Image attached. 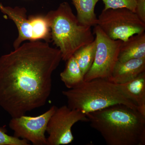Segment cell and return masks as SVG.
Segmentation results:
<instances>
[{
  "instance_id": "obj_1",
  "label": "cell",
  "mask_w": 145,
  "mask_h": 145,
  "mask_svg": "<svg viewBox=\"0 0 145 145\" xmlns=\"http://www.w3.org/2000/svg\"><path fill=\"white\" fill-rule=\"evenodd\" d=\"M48 43L27 42L0 57V106L12 118L46 103L52 73L62 60Z\"/></svg>"
},
{
  "instance_id": "obj_2",
  "label": "cell",
  "mask_w": 145,
  "mask_h": 145,
  "mask_svg": "<svg viewBox=\"0 0 145 145\" xmlns=\"http://www.w3.org/2000/svg\"><path fill=\"white\" fill-rule=\"evenodd\" d=\"M86 116L107 145L145 144V116L137 110L119 104Z\"/></svg>"
},
{
  "instance_id": "obj_3",
  "label": "cell",
  "mask_w": 145,
  "mask_h": 145,
  "mask_svg": "<svg viewBox=\"0 0 145 145\" xmlns=\"http://www.w3.org/2000/svg\"><path fill=\"white\" fill-rule=\"evenodd\" d=\"M62 93L67 99L69 108L86 114L119 104L138 110L137 106L125 96L118 84L104 78L84 81L77 87L63 91Z\"/></svg>"
},
{
  "instance_id": "obj_4",
  "label": "cell",
  "mask_w": 145,
  "mask_h": 145,
  "mask_svg": "<svg viewBox=\"0 0 145 145\" xmlns=\"http://www.w3.org/2000/svg\"><path fill=\"white\" fill-rule=\"evenodd\" d=\"M54 44L61 51L62 59L67 61L82 47L95 40L91 27L78 20L68 3L60 4L56 10L47 14Z\"/></svg>"
},
{
  "instance_id": "obj_5",
  "label": "cell",
  "mask_w": 145,
  "mask_h": 145,
  "mask_svg": "<svg viewBox=\"0 0 145 145\" xmlns=\"http://www.w3.org/2000/svg\"><path fill=\"white\" fill-rule=\"evenodd\" d=\"M97 25L110 39L123 41L145 30V23L136 13L126 8L103 9Z\"/></svg>"
},
{
  "instance_id": "obj_6",
  "label": "cell",
  "mask_w": 145,
  "mask_h": 145,
  "mask_svg": "<svg viewBox=\"0 0 145 145\" xmlns=\"http://www.w3.org/2000/svg\"><path fill=\"white\" fill-rule=\"evenodd\" d=\"M94 26L93 33L96 41V54L93 64L84 75L85 82L96 78L109 79L118 61L122 42L121 40L110 38L97 25Z\"/></svg>"
},
{
  "instance_id": "obj_7",
  "label": "cell",
  "mask_w": 145,
  "mask_h": 145,
  "mask_svg": "<svg viewBox=\"0 0 145 145\" xmlns=\"http://www.w3.org/2000/svg\"><path fill=\"white\" fill-rule=\"evenodd\" d=\"M79 121L88 122L86 114L68 106L56 107L47 126L48 136L46 145H66L72 142L74 140L72 127Z\"/></svg>"
},
{
  "instance_id": "obj_8",
  "label": "cell",
  "mask_w": 145,
  "mask_h": 145,
  "mask_svg": "<svg viewBox=\"0 0 145 145\" xmlns=\"http://www.w3.org/2000/svg\"><path fill=\"white\" fill-rule=\"evenodd\" d=\"M56 108V106H53L37 117L24 115L12 118L9 122V128L14 131L15 137L29 141L34 145H46L45 133L48 121Z\"/></svg>"
},
{
  "instance_id": "obj_9",
  "label": "cell",
  "mask_w": 145,
  "mask_h": 145,
  "mask_svg": "<svg viewBox=\"0 0 145 145\" xmlns=\"http://www.w3.org/2000/svg\"><path fill=\"white\" fill-rule=\"evenodd\" d=\"M0 10L14 22L18 29V36L13 43L14 49L20 46L25 41H34L32 27L27 17L25 8L5 7L0 3Z\"/></svg>"
},
{
  "instance_id": "obj_10",
  "label": "cell",
  "mask_w": 145,
  "mask_h": 145,
  "mask_svg": "<svg viewBox=\"0 0 145 145\" xmlns=\"http://www.w3.org/2000/svg\"><path fill=\"white\" fill-rule=\"evenodd\" d=\"M145 71V58L117 61L108 80L121 84L131 80Z\"/></svg>"
},
{
  "instance_id": "obj_11",
  "label": "cell",
  "mask_w": 145,
  "mask_h": 145,
  "mask_svg": "<svg viewBox=\"0 0 145 145\" xmlns=\"http://www.w3.org/2000/svg\"><path fill=\"white\" fill-rule=\"evenodd\" d=\"M118 85L125 96L133 102L138 111L145 116V71L131 80Z\"/></svg>"
},
{
  "instance_id": "obj_12",
  "label": "cell",
  "mask_w": 145,
  "mask_h": 145,
  "mask_svg": "<svg viewBox=\"0 0 145 145\" xmlns=\"http://www.w3.org/2000/svg\"><path fill=\"white\" fill-rule=\"evenodd\" d=\"M145 58V33L142 32L130 37L123 41L120 46L118 61Z\"/></svg>"
},
{
  "instance_id": "obj_13",
  "label": "cell",
  "mask_w": 145,
  "mask_h": 145,
  "mask_svg": "<svg viewBox=\"0 0 145 145\" xmlns=\"http://www.w3.org/2000/svg\"><path fill=\"white\" fill-rule=\"evenodd\" d=\"M99 0H71L77 10L78 20L81 24L90 27L97 25L98 18L95 7Z\"/></svg>"
},
{
  "instance_id": "obj_14",
  "label": "cell",
  "mask_w": 145,
  "mask_h": 145,
  "mask_svg": "<svg viewBox=\"0 0 145 145\" xmlns=\"http://www.w3.org/2000/svg\"><path fill=\"white\" fill-rule=\"evenodd\" d=\"M63 71L60 73V78L67 88L71 89L77 87L84 81L83 74L74 56L69 58Z\"/></svg>"
},
{
  "instance_id": "obj_15",
  "label": "cell",
  "mask_w": 145,
  "mask_h": 145,
  "mask_svg": "<svg viewBox=\"0 0 145 145\" xmlns=\"http://www.w3.org/2000/svg\"><path fill=\"white\" fill-rule=\"evenodd\" d=\"M28 18L32 27L34 41L43 40L49 42L51 39V29L46 15H32Z\"/></svg>"
},
{
  "instance_id": "obj_16",
  "label": "cell",
  "mask_w": 145,
  "mask_h": 145,
  "mask_svg": "<svg viewBox=\"0 0 145 145\" xmlns=\"http://www.w3.org/2000/svg\"><path fill=\"white\" fill-rule=\"evenodd\" d=\"M96 49V40L82 47L73 54L84 75L86 74L93 64Z\"/></svg>"
},
{
  "instance_id": "obj_17",
  "label": "cell",
  "mask_w": 145,
  "mask_h": 145,
  "mask_svg": "<svg viewBox=\"0 0 145 145\" xmlns=\"http://www.w3.org/2000/svg\"><path fill=\"white\" fill-rule=\"evenodd\" d=\"M105 5L103 9L126 8L135 12L137 0H102Z\"/></svg>"
},
{
  "instance_id": "obj_18",
  "label": "cell",
  "mask_w": 145,
  "mask_h": 145,
  "mask_svg": "<svg viewBox=\"0 0 145 145\" xmlns=\"http://www.w3.org/2000/svg\"><path fill=\"white\" fill-rule=\"evenodd\" d=\"M28 141L11 136L6 133L4 129L0 128V145H28Z\"/></svg>"
},
{
  "instance_id": "obj_19",
  "label": "cell",
  "mask_w": 145,
  "mask_h": 145,
  "mask_svg": "<svg viewBox=\"0 0 145 145\" xmlns=\"http://www.w3.org/2000/svg\"><path fill=\"white\" fill-rule=\"evenodd\" d=\"M135 13L145 23V0H137Z\"/></svg>"
}]
</instances>
